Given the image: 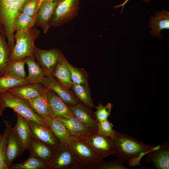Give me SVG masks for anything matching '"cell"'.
Segmentation results:
<instances>
[{
  "label": "cell",
  "mask_w": 169,
  "mask_h": 169,
  "mask_svg": "<svg viewBox=\"0 0 169 169\" xmlns=\"http://www.w3.org/2000/svg\"><path fill=\"white\" fill-rule=\"evenodd\" d=\"M40 33V31L34 26L16 31L15 44L9 60H24L28 57L35 59L34 41Z\"/></svg>",
  "instance_id": "3"
},
{
  "label": "cell",
  "mask_w": 169,
  "mask_h": 169,
  "mask_svg": "<svg viewBox=\"0 0 169 169\" xmlns=\"http://www.w3.org/2000/svg\"><path fill=\"white\" fill-rule=\"evenodd\" d=\"M35 59L28 57L24 59L28 68V74L25 79L28 83H40L46 76L45 74Z\"/></svg>",
  "instance_id": "25"
},
{
  "label": "cell",
  "mask_w": 169,
  "mask_h": 169,
  "mask_svg": "<svg viewBox=\"0 0 169 169\" xmlns=\"http://www.w3.org/2000/svg\"><path fill=\"white\" fill-rule=\"evenodd\" d=\"M28 83L25 79L4 74L0 76V94L17 86Z\"/></svg>",
  "instance_id": "31"
},
{
  "label": "cell",
  "mask_w": 169,
  "mask_h": 169,
  "mask_svg": "<svg viewBox=\"0 0 169 169\" xmlns=\"http://www.w3.org/2000/svg\"><path fill=\"white\" fill-rule=\"evenodd\" d=\"M113 105L110 103H108L105 106L100 103L97 106H95L96 110L93 113L99 122L102 121L106 119L111 114V109Z\"/></svg>",
  "instance_id": "35"
},
{
  "label": "cell",
  "mask_w": 169,
  "mask_h": 169,
  "mask_svg": "<svg viewBox=\"0 0 169 169\" xmlns=\"http://www.w3.org/2000/svg\"><path fill=\"white\" fill-rule=\"evenodd\" d=\"M61 52L58 49L43 50L35 47L34 57L46 76L51 75L59 61Z\"/></svg>",
  "instance_id": "9"
},
{
  "label": "cell",
  "mask_w": 169,
  "mask_h": 169,
  "mask_svg": "<svg viewBox=\"0 0 169 169\" xmlns=\"http://www.w3.org/2000/svg\"><path fill=\"white\" fill-rule=\"evenodd\" d=\"M24 151L11 127L8 137L5 146V160L8 169L13 161L19 157Z\"/></svg>",
  "instance_id": "15"
},
{
  "label": "cell",
  "mask_w": 169,
  "mask_h": 169,
  "mask_svg": "<svg viewBox=\"0 0 169 169\" xmlns=\"http://www.w3.org/2000/svg\"><path fill=\"white\" fill-rule=\"evenodd\" d=\"M70 90L79 102L90 109L95 107L91 97V91L89 87L73 83Z\"/></svg>",
  "instance_id": "26"
},
{
  "label": "cell",
  "mask_w": 169,
  "mask_h": 169,
  "mask_svg": "<svg viewBox=\"0 0 169 169\" xmlns=\"http://www.w3.org/2000/svg\"><path fill=\"white\" fill-rule=\"evenodd\" d=\"M25 64L24 60H9L5 66L4 74L25 79L26 75L24 69Z\"/></svg>",
  "instance_id": "27"
},
{
  "label": "cell",
  "mask_w": 169,
  "mask_h": 169,
  "mask_svg": "<svg viewBox=\"0 0 169 169\" xmlns=\"http://www.w3.org/2000/svg\"><path fill=\"white\" fill-rule=\"evenodd\" d=\"M34 18L35 17L29 16L19 12L15 20V31L34 26Z\"/></svg>",
  "instance_id": "33"
},
{
  "label": "cell",
  "mask_w": 169,
  "mask_h": 169,
  "mask_svg": "<svg viewBox=\"0 0 169 169\" xmlns=\"http://www.w3.org/2000/svg\"><path fill=\"white\" fill-rule=\"evenodd\" d=\"M42 83H27L10 89L7 91L13 96L26 100L32 99L47 90Z\"/></svg>",
  "instance_id": "14"
},
{
  "label": "cell",
  "mask_w": 169,
  "mask_h": 169,
  "mask_svg": "<svg viewBox=\"0 0 169 169\" xmlns=\"http://www.w3.org/2000/svg\"><path fill=\"white\" fill-rule=\"evenodd\" d=\"M48 164L42 161L34 156L30 155L24 161L16 164H12L8 167L10 169H49Z\"/></svg>",
  "instance_id": "28"
},
{
  "label": "cell",
  "mask_w": 169,
  "mask_h": 169,
  "mask_svg": "<svg viewBox=\"0 0 169 169\" xmlns=\"http://www.w3.org/2000/svg\"><path fill=\"white\" fill-rule=\"evenodd\" d=\"M28 150L30 155L35 156L48 164L54 153L53 150L49 146L38 140L32 138Z\"/></svg>",
  "instance_id": "22"
},
{
  "label": "cell",
  "mask_w": 169,
  "mask_h": 169,
  "mask_svg": "<svg viewBox=\"0 0 169 169\" xmlns=\"http://www.w3.org/2000/svg\"><path fill=\"white\" fill-rule=\"evenodd\" d=\"M49 169H73L82 165L66 145L60 144L54 151Z\"/></svg>",
  "instance_id": "7"
},
{
  "label": "cell",
  "mask_w": 169,
  "mask_h": 169,
  "mask_svg": "<svg viewBox=\"0 0 169 169\" xmlns=\"http://www.w3.org/2000/svg\"><path fill=\"white\" fill-rule=\"evenodd\" d=\"M79 138L85 141L101 158H105L114 153L115 147L113 139L100 133L97 127L87 136Z\"/></svg>",
  "instance_id": "6"
},
{
  "label": "cell",
  "mask_w": 169,
  "mask_h": 169,
  "mask_svg": "<svg viewBox=\"0 0 169 169\" xmlns=\"http://www.w3.org/2000/svg\"><path fill=\"white\" fill-rule=\"evenodd\" d=\"M5 128L0 138V169H8L5 157V146L8 136L11 128V123L4 120Z\"/></svg>",
  "instance_id": "32"
},
{
  "label": "cell",
  "mask_w": 169,
  "mask_h": 169,
  "mask_svg": "<svg viewBox=\"0 0 169 169\" xmlns=\"http://www.w3.org/2000/svg\"><path fill=\"white\" fill-rule=\"evenodd\" d=\"M2 115V113L0 112V116Z\"/></svg>",
  "instance_id": "43"
},
{
  "label": "cell",
  "mask_w": 169,
  "mask_h": 169,
  "mask_svg": "<svg viewBox=\"0 0 169 169\" xmlns=\"http://www.w3.org/2000/svg\"><path fill=\"white\" fill-rule=\"evenodd\" d=\"M6 38L5 35L0 31V72L3 75L5 74V66L11 54Z\"/></svg>",
  "instance_id": "30"
},
{
  "label": "cell",
  "mask_w": 169,
  "mask_h": 169,
  "mask_svg": "<svg viewBox=\"0 0 169 169\" xmlns=\"http://www.w3.org/2000/svg\"><path fill=\"white\" fill-rule=\"evenodd\" d=\"M43 0H39V2L38 5V8H39V7H40V6L41 5L42 3Z\"/></svg>",
  "instance_id": "40"
},
{
  "label": "cell",
  "mask_w": 169,
  "mask_h": 169,
  "mask_svg": "<svg viewBox=\"0 0 169 169\" xmlns=\"http://www.w3.org/2000/svg\"><path fill=\"white\" fill-rule=\"evenodd\" d=\"M58 4L57 0L43 3L35 15L34 26L41 28L46 33L51 24L55 8Z\"/></svg>",
  "instance_id": "11"
},
{
  "label": "cell",
  "mask_w": 169,
  "mask_h": 169,
  "mask_svg": "<svg viewBox=\"0 0 169 169\" xmlns=\"http://www.w3.org/2000/svg\"><path fill=\"white\" fill-rule=\"evenodd\" d=\"M39 0H27L21 6L20 12L30 17H35Z\"/></svg>",
  "instance_id": "36"
},
{
  "label": "cell",
  "mask_w": 169,
  "mask_h": 169,
  "mask_svg": "<svg viewBox=\"0 0 169 169\" xmlns=\"http://www.w3.org/2000/svg\"><path fill=\"white\" fill-rule=\"evenodd\" d=\"M66 145L82 166L98 163L103 158L98 156L89 145L81 138L71 136Z\"/></svg>",
  "instance_id": "5"
},
{
  "label": "cell",
  "mask_w": 169,
  "mask_h": 169,
  "mask_svg": "<svg viewBox=\"0 0 169 169\" xmlns=\"http://www.w3.org/2000/svg\"><path fill=\"white\" fill-rule=\"evenodd\" d=\"M27 0H0V31L5 35L11 52L15 44V18Z\"/></svg>",
  "instance_id": "2"
},
{
  "label": "cell",
  "mask_w": 169,
  "mask_h": 169,
  "mask_svg": "<svg viewBox=\"0 0 169 169\" xmlns=\"http://www.w3.org/2000/svg\"><path fill=\"white\" fill-rule=\"evenodd\" d=\"M49 90L32 99L27 100L32 108L44 120L53 118L48 96Z\"/></svg>",
  "instance_id": "20"
},
{
  "label": "cell",
  "mask_w": 169,
  "mask_h": 169,
  "mask_svg": "<svg viewBox=\"0 0 169 169\" xmlns=\"http://www.w3.org/2000/svg\"><path fill=\"white\" fill-rule=\"evenodd\" d=\"M55 118L64 124L71 137L81 138L87 136L95 129L87 126L75 117L67 119L59 117Z\"/></svg>",
  "instance_id": "19"
},
{
  "label": "cell",
  "mask_w": 169,
  "mask_h": 169,
  "mask_svg": "<svg viewBox=\"0 0 169 169\" xmlns=\"http://www.w3.org/2000/svg\"><path fill=\"white\" fill-rule=\"evenodd\" d=\"M123 162L118 158L112 161H103L93 165H89L93 169H128L125 166Z\"/></svg>",
  "instance_id": "34"
},
{
  "label": "cell",
  "mask_w": 169,
  "mask_h": 169,
  "mask_svg": "<svg viewBox=\"0 0 169 169\" xmlns=\"http://www.w3.org/2000/svg\"><path fill=\"white\" fill-rule=\"evenodd\" d=\"M69 107L74 117L85 125L93 129L97 127L99 121L91 109L79 102Z\"/></svg>",
  "instance_id": "18"
},
{
  "label": "cell",
  "mask_w": 169,
  "mask_h": 169,
  "mask_svg": "<svg viewBox=\"0 0 169 169\" xmlns=\"http://www.w3.org/2000/svg\"><path fill=\"white\" fill-rule=\"evenodd\" d=\"M1 135H0V138H1Z\"/></svg>",
  "instance_id": "45"
},
{
  "label": "cell",
  "mask_w": 169,
  "mask_h": 169,
  "mask_svg": "<svg viewBox=\"0 0 169 169\" xmlns=\"http://www.w3.org/2000/svg\"><path fill=\"white\" fill-rule=\"evenodd\" d=\"M129 0H125L122 4L119 5L115 6H114V8L115 9H118L119 8L122 7V10L120 13L121 14L123 12L124 6ZM143 1L144 2H148L150 1V0H143Z\"/></svg>",
  "instance_id": "38"
},
{
  "label": "cell",
  "mask_w": 169,
  "mask_h": 169,
  "mask_svg": "<svg viewBox=\"0 0 169 169\" xmlns=\"http://www.w3.org/2000/svg\"><path fill=\"white\" fill-rule=\"evenodd\" d=\"M79 8V0H62L55 8L51 26H60L70 21L77 15Z\"/></svg>",
  "instance_id": "8"
},
{
  "label": "cell",
  "mask_w": 169,
  "mask_h": 169,
  "mask_svg": "<svg viewBox=\"0 0 169 169\" xmlns=\"http://www.w3.org/2000/svg\"><path fill=\"white\" fill-rule=\"evenodd\" d=\"M62 0H58V3H59V2H61Z\"/></svg>",
  "instance_id": "41"
},
{
  "label": "cell",
  "mask_w": 169,
  "mask_h": 169,
  "mask_svg": "<svg viewBox=\"0 0 169 169\" xmlns=\"http://www.w3.org/2000/svg\"><path fill=\"white\" fill-rule=\"evenodd\" d=\"M6 108L13 109L15 113L28 120L48 126L44 120L32 108L26 100L15 97L8 91L0 94V109L2 112Z\"/></svg>",
  "instance_id": "4"
},
{
  "label": "cell",
  "mask_w": 169,
  "mask_h": 169,
  "mask_svg": "<svg viewBox=\"0 0 169 169\" xmlns=\"http://www.w3.org/2000/svg\"><path fill=\"white\" fill-rule=\"evenodd\" d=\"M66 65L70 74L71 80L73 83L89 87L87 72L83 68H77L71 64L67 60L66 61Z\"/></svg>",
  "instance_id": "29"
},
{
  "label": "cell",
  "mask_w": 169,
  "mask_h": 169,
  "mask_svg": "<svg viewBox=\"0 0 169 169\" xmlns=\"http://www.w3.org/2000/svg\"><path fill=\"white\" fill-rule=\"evenodd\" d=\"M17 121L14 127H12L25 150H28L32 138L28 120L19 114L15 113Z\"/></svg>",
  "instance_id": "17"
},
{
  "label": "cell",
  "mask_w": 169,
  "mask_h": 169,
  "mask_svg": "<svg viewBox=\"0 0 169 169\" xmlns=\"http://www.w3.org/2000/svg\"><path fill=\"white\" fill-rule=\"evenodd\" d=\"M48 96L53 118L74 117L69 107L53 91L49 90Z\"/></svg>",
  "instance_id": "16"
},
{
  "label": "cell",
  "mask_w": 169,
  "mask_h": 169,
  "mask_svg": "<svg viewBox=\"0 0 169 169\" xmlns=\"http://www.w3.org/2000/svg\"><path fill=\"white\" fill-rule=\"evenodd\" d=\"M66 59L61 52L59 61L51 75L56 79L61 85L65 88L70 90L73 82L71 79L69 70L66 63Z\"/></svg>",
  "instance_id": "23"
},
{
  "label": "cell",
  "mask_w": 169,
  "mask_h": 169,
  "mask_svg": "<svg viewBox=\"0 0 169 169\" xmlns=\"http://www.w3.org/2000/svg\"><path fill=\"white\" fill-rule=\"evenodd\" d=\"M41 83L48 89L55 92L69 107L79 103L72 91L61 85L52 75L46 76Z\"/></svg>",
  "instance_id": "12"
},
{
  "label": "cell",
  "mask_w": 169,
  "mask_h": 169,
  "mask_svg": "<svg viewBox=\"0 0 169 169\" xmlns=\"http://www.w3.org/2000/svg\"><path fill=\"white\" fill-rule=\"evenodd\" d=\"M146 163L151 162L152 166L157 169H169V143L166 141L159 147L146 154Z\"/></svg>",
  "instance_id": "13"
},
{
  "label": "cell",
  "mask_w": 169,
  "mask_h": 169,
  "mask_svg": "<svg viewBox=\"0 0 169 169\" xmlns=\"http://www.w3.org/2000/svg\"><path fill=\"white\" fill-rule=\"evenodd\" d=\"M154 15L150 17L149 27L151 28L150 33L153 37L163 38L160 32L162 29H169V13L163 9Z\"/></svg>",
  "instance_id": "21"
},
{
  "label": "cell",
  "mask_w": 169,
  "mask_h": 169,
  "mask_svg": "<svg viewBox=\"0 0 169 169\" xmlns=\"http://www.w3.org/2000/svg\"><path fill=\"white\" fill-rule=\"evenodd\" d=\"M47 125L51 130L60 144L66 145L71 136L64 124L57 119L51 118L44 120Z\"/></svg>",
  "instance_id": "24"
},
{
  "label": "cell",
  "mask_w": 169,
  "mask_h": 169,
  "mask_svg": "<svg viewBox=\"0 0 169 169\" xmlns=\"http://www.w3.org/2000/svg\"><path fill=\"white\" fill-rule=\"evenodd\" d=\"M3 75V74L0 72V76Z\"/></svg>",
  "instance_id": "42"
},
{
  "label": "cell",
  "mask_w": 169,
  "mask_h": 169,
  "mask_svg": "<svg viewBox=\"0 0 169 169\" xmlns=\"http://www.w3.org/2000/svg\"><path fill=\"white\" fill-rule=\"evenodd\" d=\"M113 140L115 147L113 156L125 163H128L134 159L141 160L145 155L160 146L147 145L130 136L116 131Z\"/></svg>",
  "instance_id": "1"
},
{
  "label": "cell",
  "mask_w": 169,
  "mask_h": 169,
  "mask_svg": "<svg viewBox=\"0 0 169 169\" xmlns=\"http://www.w3.org/2000/svg\"><path fill=\"white\" fill-rule=\"evenodd\" d=\"M56 0H44L42 3H44L54 1H56Z\"/></svg>",
  "instance_id": "39"
},
{
  "label": "cell",
  "mask_w": 169,
  "mask_h": 169,
  "mask_svg": "<svg viewBox=\"0 0 169 169\" xmlns=\"http://www.w3.org/2000/svg\"><path fill=\"white\" fill-rule=\"evenodd\" d=\"M32 138L38 140L51 147L54 151L61 144L51 130L48 126L28 120Z\"/></svg>",
  "instance_id": "10"
},
{
  "label": "cell",
  "mask_w": 169,
  "mask_h": 169,
  "mask_svg": "<svg viewBox=\"0 0 169 169\" xmlns=\"http://www.w3.org/2000/svg\"><path fill=\"white\" fill-rule=\"evenodd\" d=\"M0 112L1 113H2V111H1V110H0Z\"/></svg>",
  "instance_id": "44"
},
{
  "label": "cell",
  "mask_w": 169,
  "mask_h": 169,
  "mask_svg": "<svg viewBox=\"0 0 169 169\" xmlns=\"http://www.w3.org/2000/svg\"><path fill=\"white\" fill-rule=\"evenodd\" d=\"M113 124L106 119L102 121L99 122L97 128L100 133L113 139L115 133V131L113 129Z\"/></svg>",
  "instance_id": "37"
}]
</instances>
